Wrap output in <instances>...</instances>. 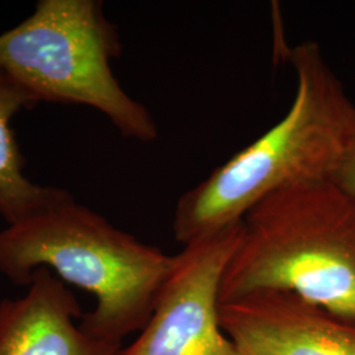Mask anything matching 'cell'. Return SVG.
Here are the masks:
<instances>
[{"label":"cell","mask_w":355,"mask_h":355,"mask_svg":"<svg viewBox=\"0 0 355 355\" xmlns=\"http://www.w3.org/2000/svg\"><path fill=\"white\" fill-rule=\"evenodd\" d=\"M333 180L343 189L355 193V116L343 161Z\"/></svg>","instance_id":"9"},{"label":"cell","mask_w":355,"mask_h":355,"mask_svg":"<svg viewBox=\"0 0 355 355\" xmlns=\"http://www.w3.org/2000/svg\"><path fill=\"white\" fill-rule=\"evenodd\" d=\"M291 292L355 321V193L333 179L268 195L241 220L220 304L254 292Z\"/></svg>","instance_id":"3"},{"label":"cell","mask_w":355,"mask_h":355,"mask_svg":"<svg viewBox=\"0 0 355 355\" xmlns=\"http://www.w3.org/2000/svg\"><path fill=\"white\" fill-rule=\"evenodd\" d=\"M121 51L102 1L38 0L35 12L0 35V69L38 103L92 107L124 137L153 142L158 127L150 111L112 73Z\"/></svg>","instance_id":"4"},{"label":"cell","mask_w":355,"mask_h":355,"mask_svg":"<svg viewBox=\"0 0 355 355\" xmlns=\"http://www.w3.org/2000/svg\"><path fill=\"white\" fill-rule=\"evenodd\" d=\"M218 318L240 355H355V321L291 292H254L218 305Z\"/></svg>","instance_id":"6"},{"label":"cell","mask_w":355,"mask_h":355,"mask_svg":"<svg viewBox=\"0 0 355 355\" xmlns=\"http://www.w3.org/2000/svg\"><path fill=\"white\" fill-rule=\"evenodd\" d=\"M241 223L184 245L139 338L119 355H240L220 327V287Z\"/></svg>","instance_id":"5"},{"label":"cell","mask_w":355,"mask_h":355,"mask_svg":"<svg viewBox=\"0 0 355 355\" xmlns=\"http://www.w3.org/2000/svg\"><path fill=\"white\" fill-rule=\"evenodd\" d=\"M38 102L0 69V216L16 225L73 198L58 187L41 186L24 175L26 159L11 128L15 114L32 110Z\"/></svg>","instance_id":"8"},{"label":"cell","mask_w":355,"mask_h":355,"mask_svg":"<svg viewBox=\"0 0 355 355\" xmlns=\"http://www.w3.org/2000/svg\"><path fill=\"white\" fill-rule=\"evenodd\" d=\"M83 312L74 293L38 268L23 297L0 303V355H119L120 343L94 338L76 325Z\"/></svg>","instance_id":"7"},{"label":"cell","mask_w":355,"mask_h":355,"mask_svg":"<svg viewBox=\"0 0 355 355\" xmlns=\"http://www.w3.org/2000/svg\"><path fill=\"white\" fill-rule=\"evenodd\" d=\"M173 265L174 255L116 228L74 196L0 230V272L28 286L36 270L48 268L92 293L96 306L79 328L107 343L123 345L145 328Z\"/></svg>","instance_id":"2"},{"label":"cell","mask_w":355,"mask_h":355,"mask_svg":"<svg viewBox=\"0 0 355 355\" xmlns=\"http://www.w3.org/2000/svg\"><path fill=\"white\" fill-rule=\"evenodd\" d=\"M287 58L296 74L290 110L179 198L173 230L180 243L241 223L255 204L277 191L336 175L347 146L355 104L318 42L292 46Z\"/></svg>","instance_id":"1"}]
</instances>
